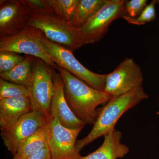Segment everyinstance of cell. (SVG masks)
<instances>
[{
	"instance_id": "603a6c76",
	"label": "cell",
	"mask_w": 159,
	"mask_h": 159,
	"mask_svg": "<svg viewBox=\"0 0 159 159\" xmlns=\"http://www.w3.org/2000/svg\"><path fill=\"white\" fill-rule=\"evenodd\" d=\"M146 0L125 1L124 10L125 16L131 18L138 17L147 6Z\"/></svg>"
},
{
	"instance_id": "5b68a950",
	"label": "cell",
	"mask_w": 159,
	"mask_h": 159,
	"mask_svg": "<svg viewBox=\"0 0 159 159\" xmlns=\"http://www.w3.org/2000/svg\"><path fill=\"white\" fill-rule=\"evenodd\" d=\"M41 42L56 65L64 69L92 87L104 91L106 74H97L85 68L78 61L73 52L59 44L52 42L44 36Z\"/></svg>"
},
{
	"instance_id": "44dd1931",
	"label": "cell",
	"mask_w": 159,
	"mask_h": 159,
	"mask_svg": "<svg viewBox=\"0 0 159 159\" xmlns=\"http://www.w3.org/2000/svg\"><path fill=\"white\" fill-rule=\"evenodd\" d=\"M30 14H55L47 0H20Z\"/></svg>"
},
{
	"instance_id": "cb8c5ba5",
	"label": "cell",
	"mask_w": 159,
	"mask_h": 159,
	"mask_svg": "<svg viewBox=\"0 0 159 159\" xmlns=\"http://www.w3.org/2000/svg\"><path fill=\"white\" fill-rule=\"evenodd\" d=\"M26 159H52V158L50 149L47 146Z\"/></svg>"
},
{
	"instance_id": "484cf974",
	"label": "cell",
	"mask_w": 159,
	"mask_h": 159,
	"mask_svg": "<svg viewBox=\"0 0 159 159\" xmlns=\"http://www.w3.org/2000/svg\"><path fill=\"white\" fill-rule=\"evenodd\" d=\"M158 2L159 4V1H158Z\"/></svg>"
},
{
	"instance_id": "7a4b0ae2",
	"label": "cell",
	"mask_w": 159,
	"mask_h": 159,
	"mask_svg": "<svg viewBox=\"0 0 159 159\" xmlns=\"http://www.w3.org/2000/svg\"><path fill=\"white\" fill-rule=\"evenodd\" d=\"M148 98L142 86L126 93L113 97L98 111L97 120L89 133L83 139L77 140L76 146L77 151L80 152L96 139L104 136L114 129L117 122L124 113Z\"/></svg>"
},
{
	"instance_id": "30bf717a",
	"label": "cell",
	"mask_w": 159,
	"mask_h": 159,
	"mask_svg": "<svg viewBox=\"0 0 159 159\" xmlns=\"http://www.w3.org/2000/svg\"><path fill=\"white\" fill-rule=\"evenodd\" d=\"M49 119L31 111L26 114L10 128L1 131L4 145L13 156L21 145L41 128L48 125Z\"/></svg>"
},
{
	"instance_id": "ffe728a7",
	"label": "cell",
	"mask_w": 159,
	"mask_h": 159,
	"mask_svg": "<svg viewBox=\"0 0 159 159\" xmlns=\"http://www.w3.org/2000/svg\"><path fill=\"white\" fill-rule=\"evenodd\" d=\"M157 2H158V1L153 0L152 1L146 6L138 17L133 18L127 16H123L122 18L125 19L129 24L137 25H142L146 23L150 22L155 20L156 18L155 6Z\"/></svg>"
},
{
	"instance_id": "3957f363",
	"label": "cell",
	"mask_w": 159,
	"mask_h": 159,
	"mask_svg": "<svg viewBox=\"0 0 159 159\" xmlns=\"http://www.w3.org/2000/svg\"><path fill=\"white\" fill-rule=\"evenodd\" d=\"M28 26L35 27L52 42L70 51H75L86 45L78 28L55 14H30Z\"/></svg>"
},
{
	"instance_id": "8fae6325",
	"label": "cell",
	"mask_w": 159,
	"mask_h": 159,
	"mask_svg": "<svg viewBox=\"0 0 159 159\" xmlns=\"http://www.w3.org/2000/svg\"><path fill=\"white\" fill-rule=\"evenodd\" d=\"M0 2V38L17 34L28 26L30 14L20 0Z\"/></svg>"
},
{
	"instance_id": "52a82bcc",
	"label": "cell",
	"mask_w": 159,
	"mask_h": 159,
	"mask_svg": "<svg viewBox=\"0 0 159 159\" xmlns=\"http://www.w3.org/2000/svg\"><path fill=\"white\" fill-rule=\"evenodd\" d=\"M82 129H73L61 125L58 118L50 115L47 126V144L52 159H79L76 148L77 136Z\"/></svg>"
},
{
	"instance_id": "9c48e42d",
	"label": "cell",
	"mask_w": 159,
	"mask_h": 159,
	"mask_svg": "<svg viewBox=\"0 0 159 159\" xmlns=\"http://www.w3.org/2000/svg\"><path fill=\"white\" fill-rule=\"evenodd\" d=\"M143 80L140 66L132 58H126L113 71L107 74L104 91L117 97L142 86Z\"/></svg>"
},
{
	"instance_id": "2e32d148",
	"label": "cell",
	"mask_w": 159,
	"mask_h": 159,
	"mask_svg": "<svg viewBox=\"0 0 159 159\" xmlns=\"http://www.w3.org/2000/svg\"><path fill=\"white\" fill-rule=\"evenodd\" d=\"M107 0H78L71 25L79 28L104 6Z\"/></svg>"
},
{
	"instance_id": "7402d4cb",
	"label": "cell",
	"mask_w": 159,
	"mask_h": 159,
	"mask_svg": "<svg viewBox=\"0 0 159 159\" xmlns=\"http://www.w3.org/2000/svg\"><path fill=\"white\" fill-rule=\"evenodd\" d=\"M25 57L12 51H0V73L13 69L21 62Z\"/></svg>"
},
{
	"instance_id": "d4e9b609",
	"label": "cell",
	"mask_w": 159,
	"mask_h": 159,
	"mask_svg": "<svg viewBox=\"0 0 159 159\" xmlns=\"http://www.w3.org/2000/svg\"><path fill=\"white\" fill-rule=\"evenodd\" d=\"M157 114L159 116V110L157 112Z\"/></svg>"
},
{
	"instance_id": "8992f818",
	"label": "cell",
	"mask_w": 159,
	"mask_h": 159,
	"mask_svg": "<svg viewBox=\"0 0 159 159\" xmlns=\"http://www.w3.org/2000/svg\"><path fill=\"white\" fill-rule=\"evenodd\" d=\"M41 31L32 26H27L17 34L0 38V51H9L24 54L42 60L56 70L53 61L41 42Z\"/></svg>"
},
{
	"instance_id": "9a60e30c",
	"label": "cell",
	"mask_w": 159,
	"mask_h": 159,
	"mask_svg": "<svg viewBox=\"0 0 159 159\" xmlns=\"http://www.w3.org/2000/svg\"><path fill=\"white\" fill-rule=\"evenodd\" d=\"M34 58L33 56L26 55L22 61L13 69L0 73L1 78L9 82L27 85L32 76Z\"/></svg>"
},
{
	"instance_id": "d6986e66",
	"label": "cell",
	"mask_w": 159,
	"mask_h": 159,
	"mask_svg": "<svg viewBox=\"0 0 159 159\" xmlns=\"http://www.w3.org/2000/svg\"><path fill=\"white\" fill-rule=\"evenodd\" d=\"M22 97H29V91L26 86L9 82L1 78L0 100Z\"/></svg>"
},
{
	"instance_id": "6da1fadb",
	"label": "cell",
	"mask_w": 159,
	"mask_h": 159,
	"mask_svg": "<svg viewBox=\"0 0 159 159\" xmlns=\"http://www.w3.org/2000/svg\"><path fill=\"white\" fill-rule=\"evenodd\" d=\"M56 70L64 84L65 97L71 110L85 125H94L98 116L97 107L113 97L92 87L58 66Z\"/></svg>"
},
{
	"instance_id": "ba28073f",
	"label": "cell",
	"mask_w": 159,
	"mask_h": 159,
	"mask_svg": "<svg viewBox=\"0 0 159 159\" xmlns=\"http://www.w3.org/2000/svg\"><path fill=\"white\" fill-rule=\"evenodd\" d=\"M124 0H107L104 6L79 28L86 44L99 41L114 20L125 16Z\"/></svg>"
},
{
	"instance_id": "e0dca14e",
	"label": "cell",
	"mask_w": 159,
	"mask_h": 159,
	"mask_svg": "<svg viewBox=\"0 0 159 159\" xmlns=\"http://www.w3.org/2000/svg\"><path fill=\"white\" fill-rule=\"evenodd\" d=\"M47 125L41 128L20 146L12 159H26L48 146Z\"/></svg>"
},
{
	"instance_id": "ac0fdd59",
	"label": "cell",
	"mask_w": 159,
	"mask_h": 159,
	"mask_svg": "<svg viewBox=\"0 0 159 159\" xmlns=\"http://www.w3.org/2000/svg\"><path fill=\"white\" fill-rule=\"evenodd\" d=\"M58 17L71 24L78 0H47Z\"/></svg>"
},
{
	"instance_id": "277c9868",
	"label": "cell",
	"mask_w": 159,
	"mask_h": 159,
	"mask_svg": "<svg viewBox=\"0 0 159 159\" xmlns=\"http://www.w3.org/2000/svg\"><path fill=\"white\" fill-rule=\"evenodd\" d=\"M54 69L42 60L35 57L32 76L26 86L29 92L32 111L45 116L48 119L54 93Z\"/></svg>"
},
{
	"instance_id": "4fadbf2b",
	"label": "cell",
	"mask_w": 159,
	"mask_h": 159,
	"mask_svg": "<svg viewBox=\"0 0 159 159\" xmlns=\"http://www.w3.org/2000/svg\"><path fill=\"white\" fill-rule=\"evenodd\" d=\"M32 111L29 97L7 98L0 100L1 131L11 127L23 116Z\"/></svg>"
},
{
	"instance_id": "7c38bea8",
	"label": "cell",
	"mask_w": 159,
	"mask_h": 159,
	"mask_svg": "<svg viewBox=\"0 0 159 159\" xmlns=\"http://www.w3.org/2000/svg\"><path fill=\"white\" fill-rule=\"evenodd\" d=\"M54 70L53 71L54 93L51 100L50 115L57 117L61 124L66 128L83 129L85 125L75 116L69 107L65 97L63 81L59 73Z\"/></svg>"
},
{
	"instance_id": "5bb4252c",
	"label": "cell",
	"mask_w": 159,
	"mask_h": 159,
	"mask_svg": "<svg viewBox=\"0 0 159 159\" xmlns=\"http://www.w3.org/2000/svg\"><path fill=\"white\" fill-rule=\"evenodd\" d=\"M103 137V143L97 150L79 159H118L128 153V146L121 143L122 135L120 131L114 129Z\"/></svg>"
}]
</instances>
